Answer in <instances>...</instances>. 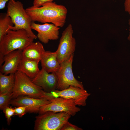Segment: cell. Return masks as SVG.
Here are the masks:
<instances>
[{"label":"cell","instance_id":"obj_1","mask_svg":"<svg viewBox=\"0 0 130 130\" xmlns=\"http://www.w3.org/2000/svg\"><path fill=\"white\" fill-rule=\"evenodd\" d=\"M26 10L32 22L51 23L59 27L65 25L68 12L65 6L53 2L45 3L39 7L32 6Z\"/></svg>","mask_w":130,"mask_h":130},{"label":"cell","instance_id":"obj_2","mask_svg":"<svg viewBox=\"0 0 130 130\" xmlns=\"http://www.w3.org/2000/svg\"><path fill=\"white\" fill-rule=\"evenodd\" d=\"M34 39L24 29H9L0 40V53L4 55L14 50L22 51Z\"/></svg>","mask_w":130,"mask_h":130},{"label":"cell","instance_id":"obj_3","mask_svg":"<svg viewBox=\"0 0 130 130\" xmlns=\"http://www.w3.org/2000/svg\"><path fill=\"white\" fill-rule=\"evenodd\" d=\"M6 13L11 18L14 25L9 27V29L17 30L24 29L34 39L37 38L31 27L32 21L21 2L15 0L9 1L7 4Z\"/></svg>","mask_w":130,"mask_h":130},{"label":"cell","instance_id":"obj_4","mask_svg":"<svg viewBox=\"0 0 130 130\" xmlns=\"http://www.w3.org/2000/svg\"><path fill=\"white\" fill-rule=\"evenodd\" d=\"M14 74L15 84L13 89L12 99L25 95L42 98L44 91L41 87L34 84L31 79L20 71H18Z\"/></svg>","mask_w":130,"mask_h":130},{"label":"cell","instance_id":"obj_5","mask_svg":"<svg viewBox=\"0 0 130 130\" xmlns=\"http://www.w3.org/2000/svg\"><path fill=\"white\" fill-rule=\"evenodd\" d=\"M64 112L48 111L36 117L34 129L36 130H61L71 117Z\"/></svg>","mask_w":130,"mask_h":130},{"label":"cell","instance_id":"obj_6","mask_svg":"<svg viewBox=\"0 0 130 130\" xmlns=\"http://www.w3.org/2000/svg\"><path fill=\"white\" fill-rule=\"evenodd\" d=\"M74 54L68 59L60 64V66L56 72L58 78L56 89L61 90L73 86L84 89L81 82L75 77L72 70V64Z\"/></svg>","mask_w":130,"mask_h":130},{"label":"cell","instance_id":"obj_7","mask_svg":"<svg viewBox=\"0 0 130 130\" xmlns=\"http://www.w3.org/2000/svg\"><path fill=\"white\" fill-rule=\"evenodd\" d=\"M90 94L84 89L73 86L61 90L56 89L50 92L44 91L42 98L50 101L55 98L59 97L73 99L77 105L84 106L86 100Z\"/></svg>","mask_w":130,"mask_h":130},{"label":"cell","instance_id":"obj_8","mask_svg":"<svg viewBox=\"0 0 130 130\" xmlns=\"http://www.w3.org/2000/svg\"><path fill=\"white\" fill-rule=\"evenodd\" d=\"M72 26L69 24L62 32L56 50L57 60L60 64L69 58L75 50L76 42L73 37Z\"/></svg>","mask_w":130,"mask_h":130},{"label":"cell","instance_id":"obj_9","mask_svg":"<svg viewBox=\"0 0 130 130\" xmlns=\"http://www.w3.org/2000/svg\"><path fill=\"white\" fill-rule=\"evenodd\" d=\"M50 101V103L40 107L38 112L39 114L51 111L65 112L74 116L81 110L77 106L74 101L72 99L59 97L54 98Z\"/></svg>","mask_w":130,"mask_h":130},{"label":"cell","instance_id":"obj_10","mask_svg":"<svg viewBox=\"0 0 130 130\" xmlns=\"http://www.w3.org/2000/svg\"><path fill=\"white\" fill-rule=\"evenodd\" d=\"M31 27L37 32V38L45 44L47 43L50 40H56L58 38L60 27L53 24L46 23L40 24L32 22Z\"/></svg>","mask_w":130,"mask_h":130},{"label":"cell","instance_id":"obj_11","mask_svg":"<svg viewBox=\"0 0 130 130\" xmlns=\"http://www.w3.org/2000/svg\"><path fill=\"white\" fill-rule=\"evenodd\" d=\"M51 102L50 101L45 98H35L21 95L12 99L10 104L17 107L26 106L27 107L26 112L36 113L38 112L41 107Z\"/></svg>","mask_w":130,"mask_h":130},{"label":"cell","instance_id":"obj_12","mask_svg":"<svg viewBox=\"0 0 130 130\" xmlns=\"http://www.w3.org/2000/svg\"><path fill=\"white\" fill-rule=\"evenodd\" d=\"M32 80L45 92H50L56 89L58 78L56 72L49 73L42 68L38 74Z\"/></svg>","mask_w":130,"mask_h":130},{"label":"cell","instance_id":"obj_13","mask_svg":"<svg viewBox=\"0 0 130 130\" xmlns=\"http://www.w3.org/2000/svg\"><path fill=\"white\" fill-rule=\"evenodd\" d=\"M22 51L17 50L12 51L5 55L4 63L0 66V72L7 75L14 74L22 59Z\"/></svg>","mask_w":130,"mask_h":130},{"label":"cell","instance_id":"obj_14","mask_svg":"<svg viewBox=\"0 0 130 130\" xmlns=\"http://www.w3.org/2000/svg\"><path fill=\"white\" fill-rule=\"evenodd\" d=\"M40 61L42 68L49 73L56 72L60 66L57 60L56 51H45L42 54Z\"/></svg>","mask_w":130,"mask_h":130},{"label":"cell","instance_id":"obj_15","mask_svg":"<svg viewBox=\"0 0 130 130\" xmlns=\"http://www.w3.org/2000/svg\"><path fill=\"white\" fill-rule=\"evenodd\" d=\"M40 61L39 60L22 58L18 71L23 73L32 79L36 76L40 71L38 67Z\"/></svg>","mask_w":130,"mask_h":130},{"label":"cell","instance_id":"obj_16","mask_svg":"<svg viewBox=\"0 0 130 130\" xmlns=\"http://www.w3.org/2000/svg\"><path fill=\"white\" fill-rule=\"evenodd\" d=\"M45 51L40 43L39 41L33 42L22 51V58L40 60L42 54Z\"/></svg>","mask_w":130,"mask_h":130},{"label":"cell","instance_id":"obj_17","mask_svg":"<svg viewBox=\"0 0 130 130\" xmlns=\"http://www.w3.org/2000/svg\"><path fill=\"white\" fill-rule=\"evenodd\" d=\"M14 84V74L7 75L0 72V94L13 90Z\"/></svg>","mask_w":130,"mask_h":130},{"label":"cell","instance_id":"obj_18","mask_svg":"<svg viewBox=\"0 0 130 130\" xmlns=\"http://www.w3.org/2000/svg\"><path fill=\"white\" fill-rule=\"evenodd\" d=\"M14 24L11 18L6 13L0 14V40L9 30V27L13 26Z\"/></svg>","mask_w":130,"mask_h":130},{"label":"cell","instance_id":"obj_19","mask_svg":"<svg viewBox=\"0 0 130 130\" xmlns=\"http://www.w3.org/2000/svg\"><path fill=\"white\" fill-rule=\"evenodd\" d=\"M13 90L0 94V109L3 111L12 99Z\"/></svg>","mask_w":130,"mask_h":130},{"label":"cell","instance_id":"obj_20","mask_svg":"<svg viewBox=\"0 0 130 130\" xmlns=\"http://www.w3.org/2000/svg\"><path fill=\"white\" fill-rule=\"evenodd\" d=\"M3 112L5 113L6 118L7 124L9 125L11 120V117L14 114V109L8 106L6 108Z\"/></svg>","mask_w":130,"mask_h":130},{"label":"cell","instance_id":"obj_21","mask_svg":"<svg viewBox=\"0 0 130 130\" xmlns=\"http://www.w3.org/2000/svg\"><path fill=\"white\" fill-rule=\"evenodd\" d=\"M27 107L24 106H21L15 107L14 108V115L18 116L20 117H21L25 115L26 112Z\"/></svg>","mask_w":130,"mask_h":130},{"label":"cell","instance_id":"obj_22","mask_svg":"<svg viewBox=\"0 0 130 130\" xmlns=\"http://www.w3.org/2000/svg\"><path fill=\"white\" fill-rule=\"evenodd\" d=\"M83 129L77 126L72 124L68 121L63 125L61 130H82Z\"/></svg>","mask_w":130,"mask_h":130},{"label":"cell","instance_id":"obj_23","mask_svg":"<svg viewBox=\"0 0 130 130\" xmlns=\"http://www.w3.org/2000/svg\"><path fill=\"white\" fill-rule=\"evenodd\" d=\"M54 0H33V6L35 7H39L45 3L52 2Z\"/></svg>","mask_w":130,"mask_h":130},{"label":"cell","instance_id":"obj_24","mask_svg":"<svg viewBox=\"0 0 130 130\" xmlns=\"http://www.w3.org/2000/svg\"><path fill=\"white\" fill-rule=\"evenodd\" d=\"M124 8L125 11L130 15V0H125Z\"/></svg>","mask_w":130,"mask_h":130},{"label":"cell","instance_id":"obj_25","mask_svg":"<svg viewBox=\"0 0 130 130\" xmlns=\"http://www.w3.org/2000/svg\"><path fill=\"white\" fill-rule=\"evenodd\" d=\"M10 0H0V9H2L4 8L6 3Z\"/></svg>","mask_w":130,"mask_h":130},{"label":"cell","instance_id":"obj_26","mask_svg":"<svg viewBox=\"0 0 130 130\" xmlns=\"http://www.w3.org/2000/svg\"><path fill=\"white\" fill-rule=\"evenodd\" d=\"M4 55L1 53H0V66H1L4 62Z\"/></svg>","mask_w":130,"mask_h":130},{"label":"cell","instance_id":"obj_27","mask_svg":"<svg viewBox=\"0 0 130 130\" xmlns=\"http://www.w3.org/2000/svg\"><path fill=\"white\" fill-rule=\"evenodd\" d=\"M128 24L129 25V34L128 37V39L130 42V18L128 20Z\"/></svg>","mask_w":130,"mask_h":130}]
</instances>
